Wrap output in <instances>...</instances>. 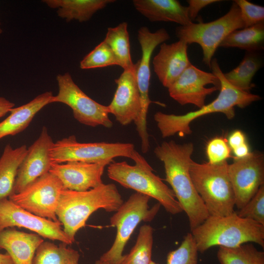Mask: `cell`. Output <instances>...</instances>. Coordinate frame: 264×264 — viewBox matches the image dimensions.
Returning <instances> with one entry per match:
<instances>
[{
  "label": "cell",
  "mask_w": 264,
  "mask_h": 264,
  "mask_svg": "<svg viewBox=\"0 0 264 264\" xmlns=\"http://www.w3.org/2000/svg\"><path fill=\"white\" fill-rule=\"evenodd\" d=\"M217 258L220 264H264V252L251 243L234 248L219 247Z\"/></svg>",
  "instance_id": "29"
},
{
  "label": "cell",
  "mask_w": 264,
  "mask_h": 264,
  "mask_svg": "<svg viewBox=\"0 0 264 264\" xmlns=\"http://www.w3.org/2000/svg\"><path fill=\"white\" fill-rule=\"evenodd\" d=\"M228 173L233 188L235 206L242 208L264 183V156L252 152L247 156L237 158L228 164Z\"/></svg>",
  "instance_id": "13"
},
{
  "label": "cell",
  "mask_w": 264,
  "mask_h": 264,
  "mask_svg": "<svg viewBox=\"0 0 264 264\" xmlns=\"http://www.w3.org/2000/svg\"><path fill=\"white\" fill-rule=\"evenodd\" d=\"M110 163L109 161L98 163L81 161L53 163L49 172L58 177L64 189L83 192L104 183L102 176L105 168Z\"/></svg>",
  "instance_id": "18"
},
{
  "label": "cell",
  "mask_w": 264,
  "mask_h": 264,
  "mask_svg": "<svg viewBox=\"0 0 264 264\" xmlns=\"http://www.w3.org/2000/svg\"><path fill=\"white\" fill-rule=\"evenodd\" d=\"M170 38L164 28L152 32L146 26L138 30L137 39L141 49V57L136 64V77L141 102L140 115L134 124L141 141V150L145 152L150 149L149 135L147 131V116L149 107L153 102L149 95L151 78L150 61L153 52L159 44Z\"/></svg>",
  "instance_id": "9"
},
{
  "label": "cell",
  "mask_w": 264,
  "mask_h": 264,
  "mask_svg": "<svg viewBox=\"0 0 264 264\" xmlns=\"http://www.w3.org/2000/svg\"><path fill=\"white\" fill-rule=\"evenodd\" d=\"M264 22L235 30L222 42L220 47H238L246 51H258L264 48Z\"/></svg>",
  "instance_id": "25"
},
{
  "label": "cell",
  "mask_w": 264,
  "mask_h": 264,
  "mask_svg": "<svg viewBox=\"0 0 264 264\" xmlns=\"http://www.w3.org/2000/svg\"><path fill=\"white\" fill-rule=\"evenodd\" d=\"M240 10L244 28L264 22V7L246 0H235Z\"/></svg>",
  "instance_id": "35"
},
{
  "label": "cell",
  "mask_w": 264,
  "mask_h": 264,
  "mask_svg": "<svg viewBox=\"0 0 264 264\" xmlns=\"http://www.w3.org/2000/svg\"><path fill=\"white\" fill-rule=\"evenodd\" d=\"M27 150L25 145L14 148L7 144L0 157V200L14 194L19 168Z\"/></svg>",
  "instance_id": "24"
},
{
  "label": "cell",
  "mask_w": 264,
  "mask_h": 264,
  "mask_svg": "<svg viewBox=\"0 0 264 264\" xmlns=\"http://www.w3.org/2000/svg\"><path fill=\"white\" fill-rule=\"evenodd\" d=\"M119 66V62L110 46L104 41L98 44L80 63L82 69Z\"/></svg>",
  "instance_id": "31"
},
{
  "label": "cell",
  "mask_w": 264,
  "mask_h": 264,
  "mask_svg": "<svg viewBox=\"0 0 264 264\" xmlns=\"http://www.w3.org/2000/svg\"><path fill=\"white\" fill-rule=\"evenodd\" d=\"M67 245L44 241L36 251L32 264H79V252Z\"/></svg>",
  "instance_id": "26"
},
{
  "label": "cell",
  "mask_w": 264,
  "mask_h": 264,
  "mask_svg": "<svg viewBox=\"0 0 264 264\" xmlns=\"http://www.w3.org/2000/svg\"><path fill=\"white\" fill-rule=\"evenodd\" d=\"M54 142L43 127L38 138L28 148L17 172L14 194L23 190L36 179L49 172L53 162L51 150Z\"/></svg>",
  "instance_id": "16"
},
{
  "label": "cell",
  "mask_w": 264,
  "mask_h": 264,
  "mask_svg": "<svg viewBox=\"0 0 264 264\" xmlns=\"http://www.w3.org/2000/svg\"><path fill=\"white\" fill-rule=\"evenodd\" d=\"M151 198L135 193L123 202L110 219L111 226L116 228L115 240L110 248L99 260L109 264H120L124 257L123 252L134 230L141 221H152L158 213L160 204L150 208Z\"/></svg>",
  "instance_id": "7"
},
{
  "label": "cell",
  "mask_w": 264,
  "mask_h": 264,
  "mask_svg": "<svg viewBox=\"0 0 264 264\" xmlns=\"http://www.w3.org/2000/svg\"><path fill=\"white\" fill-rule=\"evenodd\" d=\"M210 68L220 80V93L217 97L198 110L183 115L156 112L154 116V120L163 138L176 133L180 136L191 134V123L206 114L220 112L228 119H232L235 115V107L244 108L261 99L259 95L240 89L230 84L225 78L216 58L212 59Z\"/></svg>",
  "instance_id": "2"
},
{
  "label": "cell",
  "mask_w": 264,
  "mask_h": 264,
  "mask_svg": "<svg viewBox=\"0 0 264 264\" xmlns=\"http://www.w3.org/2000/svg\"><path fill=\"white\" fill-rule=\"evenodd\" d=\"M51 91H46L30 102L12 108L10 114L0 122V140L7 136H14L24 131L36 114L44 107L51 104L53 96Z\"/></svg>",
  "instance_id": "22"
},
{
  "label": "cell",
  "mask_w": 264,
  "mask_h": 264,
  "mask_svg": "<svg viewBox=\"0 0 264 264\" xmlns=\"http://www.w3.org/2000/svg\"><path fill=\"white\" fill-rule=\"evenodd\" d=\"M219 0H188V12L189 17L193 22L198 16L199 12L204 7L212 3L220 2Z\"/></svg>",
  "instance_id": "36"
},
{
  "label": "cell",
  "mask_w": 264,
  "mask_h": 264,
  "mask_svg": "<svg viewBox=\"0 0 264 264\" xmlns=\"http://www.w3.org/2000/svg\"><path fill=\"white\" fill-rule=\"evenodd\" d=\"M198 252L193 236L188 233L179 246L168 254L166 264H198Z\"/></svg>",
  "instance_id": "32"
},
{
  "label": "cell",
  "mask_w": 264,
  "mask_h": 264,
  "mask_svg": "<svg viewBox=\"0 0 264 264\" xmlns=\"http://www.w3.org/2000/svg\"><path fill=\"white\" fill-rule=\"evenodd\" d=\"M227 161L217 164L192 161L189 172L209 216H225L234 211L235 197Z\"/></svg>",
  "instance_id": "6"
},
{
  "label": "cell",
  "mask_w": 264,
  "mask_h": 264,
  "mask_svg": "<svg viewBox=\"0 0 264 264\" xmlns=\"http://www.w3.org/2000/svg\"><path fill=\"white\" fill-rule=\"evenodd\" d=\"M235 158H242L248 155L251 153L247 143H245L240 147L232 150Z\"/></svg>",
  "instance_id": "39"
},
{
  "label": "cell",
  "mask_w": 264,
  "mask_h": 264,
  "mask_svg": "<svg viewBox=\"0 0 264 264\" xmlns=\"http://www.w3.org/2000/svg\"><path fill=\"white\" fill-rule=\"evenodd\" d=\"M117 58L119 66L123 69L134 67L132 60L128 23L123 22L115 27L108 28L104 40Z\"/></svg>",
  "instance_id": "28"
},
{
  "label": "cell",
  "mask_w": 264,
  "mask_h": 264,
  "mask_svg": "<svg viewBox=\"0 0 264 264\" xmlns=\"http://www.w3.org/2000/svg\"><path fill=\"white\" fill-rule=\"evenodd\" d=\"M193 151L192 143L181 144L173 140L162 142L154 151L156 157L163 163L165 180L171 186L182 211L186 213L191 231L209 216L190 175Z\"/></svg>",
  "instance_id": "1"
},
{
  "label": "cell",
  "mask_w": 264,
  "mask_h": 264,
  "mask_svg": "<svg viewBox=\"0 0 264 264\" xmlns=\"http://www.w3.org/2000/svg\"><path fill=\"white\" fill-rule=\"evenodd\" d=\"M131 159L135 163L133 165L125 161L110 163L107 168L108 177L125 188L156 199L172 215L182 212L171 188L154 173L153 168L145 158L134 150Z\"/></svg>",
  "instance_id": "5"
},
{
  "label": "cell",
  "mask_w": 264,
  "mask_h": 264,
  "mask_svg": "<svg viewBox=\"0 0 264 264\" xmlns=\"http://www.w3.org/2000/svg\"><path fill=\"white\" fill-rule=\"evenodd\" d=\"M150 264H158L156 263H155L154 262L152 261L151 263H150Z\"/></svg>",
  "instance_id": "43"
},
{
  "label": "cell",
  "mask_w": 264,
  "mask_h": 264,
  "mask_svg": "<svg viewBox=\"0 0 264 264\" xmlns=\"http://www.w3.org/2000/svg\"><path fill=\"white\" fill-rule=\"evenodd\" d=\"M231 149L223 137H216L207 144L206 152L208 163L217 164L227 161L231 157Z\"/></svg>",
  "instance_id": "34"
},
{
  "label": "cell",
  "mask_w": 264,
  "mask_h": 264,
  "mask_svg": "<svg viewBox=\"0 0 264 264\" xmlns=\"http://www.w3.org/2000/svg\"><path fill=\"white\" fill-rule=\"evenodd\" d=\"M135 9L151 22H173L184 26L193 22L187 6L176 0H133Z\"/></svg>",
  "instance_id": "21"
},
{
  "label": "cell",
  "mask_w": 264,
  "mask_h": 264,
  "mask_svg": "<svg viewBox=\"0 0 264 264\" xmlns=\"http://www.w3.org/2000/svg\"><path fill=\"white\" fill-rule=\"evenodd\" d=\"M49 7L57 8L59 17L67 22L88 21L97 11L106 7L114 0H44Z\"/></svg>",
  "instance_id": "23"
},
{
  "label": "cell",
  "mask_w": 264,
  "mask_h": 264,
  "mask_svg": "<svg viewBox=\"0 0 264 264\" xmlns=\"http://www.w3.org/2000/svg\"><path fill=\"white\" fill-rule=\"evenodd\" d=\"M237 213L242 218L264 225V185L254 197Z\"/></svg>",
  "instance_id": "33"
},
{
  "label": "cell",
  "mask_w": 264,
  "mask_h": 264,
  "mask_svg": "<svg viewBox=\"0 0 264 264\" xmlns=\"http://www.w3.org/2000/svg\"><path fill=\"white\" fill-rule=\"evenodd\" d=\"M0 264H14L10 255L6 253H0Z\"/></svg>",
  "instance_id": "40"
},
{
  "label": "cell",
  "mask_w": 264,
  "mask_h": 264,
  "mask_svg": "<svg viewBox=\"0 0 264 264\" xmlns=\"http://www.w3.org/2000/svg\"><path fill=\"white\" fill-rule=\"evenodd\" d=\"M134 150V145L130 143H81L72 135L54 143L51 158L56 163L68 161L111 162L117 157L131 159Z\"/></svg>",
  "instance_id": "10"
},
{
  "label": "cell",
  "mask_w": 264,
  "mask_h": 264,
  "mask_svg": "<svg viewBox=\"0 0 264 264\" xmlns=\"http://www.w3.org/2000/svg\"><path fill=\"white\" fill-rule=\"evenodd\" d=\"M167 88L170 96L180 105L192 104L199 109L205 105L207 95L220 90V82L212 72L191 64Z\"/></svg>",
  "instance_id": "15"
},
{
  "label": "cell",
  "mask_w": 264,
  "mask_h": 264,
  "mask_svg": "<svg viewBox=\"0 0 264 264\" xmlns=\"http://www.w3.org/2000/svg\"><path fill=\"white\" fill-rule=\"evenodd\" d=\"M244 28L240 10L233 1L228 12L220 18L208 22H193L176 29L179 40L188 44L196 43L201 47L203 62L210 67L212 58L223 40L232 32Z\"/></svg>",
  "instance_id": "8"
},
{
  "label": "cell",
  "mask_w": 264,
  "mask_h": 264,
  "mask_svg": "<svg viewBox=\"0 0 264 264\" xmlns=\"http://www.w3.org/2000/svg\"><path fill=\"white\" fill-rule=\"evenodd\" d=\"M95 264H109L106 262L101 261L99 259L98 260H97L95 262Z\"/></svg>",
  "instance_id": "41"
},
{
  "label": "cell",
  "mask_w": 264,
  "mask_h": 264,
  "mask_svg": "<svg viewBox=\"0 0 264 264\" xmlns=\"http://www.w3.org/2000/svg\"><path fill=\"white\" fill-rule=\"evenodd\" d=\"M59 91L53 95L51 103L64 104L72 110L74 118L81 124L95 127L110 128L113 125L109 118L108 106L101 104L87 95L74 82L68 72L56 77Z\"/></svg>",
  "instance_id": "11"
},
{
  "label": "cell",
  "mask_w": 264,
  "mask_h": 264,
  "mask_svg": "<svg viewBox=\"0 0 264 264\" xmlns=\"http://www.w3.org/2000/svg\"><path fill=\"white\" fill-rule=\"evenodd\" d=\"M59 221L34 215L18 206L10 199L0 200V230L17 226L28 229L43 238L59 241L67 245L73 243Z\"/></svg>",
  "instance_id": "14"
},
{
  "label": "cell",
  "mask_w": 264,
  "mask_h": 264,
  "mask_svg": "<svg viewBox=\"0 0 264 264\" xmlns=\"http://www.w3.org/2000/svg\"><path fill=\"white\" fill-rule=\"evenodd\" d=\"M64 189L58 177L49 172L8 198L34 215L58 221L56 212Z\"/></svg>",
  "instance_id": "12"
},
{
  "label": "cell",
  "mask_w": 264,
  "mask_h": 264,
  "mask_svg": "<svg viewBox=\"0 0 264 264\" xmlns=\"http://www.w3.org/2000/svg\"><path fill=\"white\" fill-rule=\"evenodd\" d=\"M262 65V60L257 51H246L240 64L230 71L224 73V76L235 87L250 92L252 78Z\"/></svg>",
  "instance_id": "27"
},
{
  "label": "cell",
  "mask_w": 264,
  "mask_h": 264,
  "mask_svg": "<svg viewBox=\"0 0 264 264\" xmlns=\"http://www.w3.org/2000/svg\"><path fill=\"white\" fill-rule=\"evenodd\" d=\"M227 141L231 150H232L246 143V139L242 131L235 130L231 132Z\"/></svg>",
  "instance_id": "37"
},
{
  "label": "cell",
  "mask_w": 264,
  "mask_h": 264,
  "mask_svg": "<svg viewBox=\"0 0 264 264\" xmlns=\"http://www.w3.org/2000/svg\"><path fill=\"white\" fill-rule=\"evenodd\" d=\"M117 88L111 102L108 106L109 112L123 126L138 119L141 110L140 94L134 67L124 69L115 80Z\"/></svg>",
  "instance_id": "17"
},
{
  "label": "cell",
  "mask_w": 264,
  "mask_h": 264,
  "mask_svg": "<svg viewBox=\"0 0 264 264\" xmlns=\"http://www.w3.org/2000/svg\"><path fill=\"white\" fill-rule=\"evenodd\" d=\"M123 202L116 186L112 183H103L83 192L64 189L56 214L64 232L73 242L76 233L86 226L93 213L100 209L116 212Z\"/></svg>",
  "instance_id": "3"
},
{
  "label": "cell",
  "mask_w": 264,
  "mask_h": 264,
  "mask_svg": "<svg viewBox=\"0 0 264 264\" xmlns=\"http://www.w3.org/2000/svg\"><path fill=\"white\" fill-rule=\"evenodd\" d=\"M15 104L4 97L0 96V118L4 116L14 108Z\"/></svg>",
  "instance_id": "38"
},
{
  "label": "cell",
  "mask_w": 264,
  "mask_h": 264,
  "mask_svg": "<svg viewBox=\"0 0 264 264\" xmlns=\"http://www.w3.org/2000/svg\"><path fill=\"white\" fill-rule=\"evenodd\" d=\"M188 45L180 40L160 44L153 64L154 70L164 87L169 88L191 64L187 54Z\"/></svg>",
  "instance_id": "19"
},
{
  "label": "cell",
  "mask_w": 264,
  "mask_h": 264,
  "mask_svg": "<svg viewBox=\"0 0 264 264\" xmlns=\"http://www.w3.org/2000/svg\"><path fill=\"white\" fill-rule=\"evenodd\" d=\"M44 241L36 233L12 227L0 230V250H5L14 264H32L36 251Z\"/></svg>",
  "instance_id": "20"
},
{
  "label": "cell",
  "mask_w": 264,
  "mask_h": 264,
  "mask_svg": "<svg viewBox=\"0 0 264 264\" xmlns=\"http://www.w3.org/2000/svg\"><path fill=\"white\" fill-rule=\"evenodd\" d=\"M191 233L201 253L213 246L234 248L248 242L264 247V225L242 218L236 212L225 216H209Z\"/></svg>",
  "instance_id": "4"
},
{
  "label": "cell",
  "mask_w": 264,
  "mask_h": 264,
  "mask_svg": "<svg viewBox=\"0 0 264 264\" xmlns=\"http://www.w3.org/2000/svg\"><path fill=\"white\" fill-rule=\"evenodd\" d=\"M153 227L148 224L142 225L135 244L130 253L124 255L120 264H150L153 245Z\"/></svg>",
  "instance_id": "30"
},
{
  "label": "cell",
  "mask_w": 264,
  "mask_h": 264,
  "mask_svg": "<svg viewBox=\"0 0 264 264\" xmlns=\"http://www.w3.org/2000/svg\"><path fill=\"white\" fill-rule=\"evenodd\" d=\"M2 32V28L1 27V22H0V34Z\"/></svg>",
  "instance_id": "42"
}]
</instances>
